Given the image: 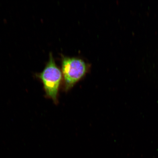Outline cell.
Instances as JSON below:
<instances>
[{"instance_id":"7a4b0ae2","label":"cell","mask_w":158,"mask_h":158,"mask_svg":"<svg viewBox=\"0 0 158 158\" xmlns=\"http://www.w3.org/2000/svg\"><path fill=\"white\" fill-rule=\"evenodd\" d=\"M88 69V64L82 59L63 56L62 72L65 91H68L83 78Z\"/></svg>"},{"instance_id":"6da1fadb","label":"cell","mask_w":158,"mask_h":158,"mask_svg":"<svg viewBox=\"0 0 158 158\" xmlns=\"http://www.w3.org/2000/svg\"><path fill=\"white\" fill-rule=\"evenodd\" d=\"M44 86L45 95L55 104L58 103L59 88L63 79L62 72L57 66L51 53L48 62L42 72L35 74Z\"/></svg>"}]
</instances>
